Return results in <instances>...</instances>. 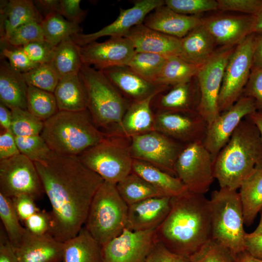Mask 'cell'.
Segmentation results:
<instances>
[{
  "mask_svg": "<svg viewBox=\"0 0 262 262\" xmlns=\"http://www.w3.org/2000/svg\"><path fill=\"white\" fill-rule=\"evenodd\" d=\"M34 163L51 206L49 233L64 243L83 227L93 196L104 180L78 156L51 151L46 159Z\"/></svg>",
  "mask_w": 262,
  "mask_h": 262,
  "instance_id": "cell-1",
  "label": "cell"
},
{
  "mask_svg": "<svg viewBox=\"0 0 262 262\" xmlns=\"http://www.w3.org/2000/svg\"><path fill=\"white\" fill-rule=\"evenodd\" d=\"M210 239V202L204 195L187 191L171 197L170 211L155 229V241L189 257Z\"/></svg>",
  "mask_w": 262,
  "mask_h": 262,
  "instance_id": "cell-2",
  "label": "cell"
},
{
  "mask_svg": "<svg viewBox=\"0 0 262 262\" xmlns=\"http://www.w3.org/2000/svg\"><path fill=\"white\" fill-rule=\"evenodd\" d=\"M262 167V141L248 116L240 122L213 163L220 188L237 190L257 169Z\"/></svg>",
  "mask_w": 262,
  "mask_h": 262,
  "instance_id": "cell-3",
  "label": "cell"
},
{
  "mask_svg": "<svg viewBox=\"0 0 262 262\" xmlns=\"http://www.w3.org/2000/svg\"><path fill=\"white\" fill-rule=\"evenodd\" d=\"M41 135L50 149L65 156H79L104 139L88 110L59 111L44 122Z\"/></svg>",
  "mask_w": 262,
  "mask_h": 262,
  "instance_id": "cell-4",
  "label": "cell"
},
{
  "mask_svg": "<svg viewBox=\"0 0 262 262\" xmlns=\"http://www.w3.org/2000/svg\"><path fill=\"white\" fill-rule=\"evenodd\" d=\"M85 88L87 110L96 126L119 125L130 104L101 71L83 64L79 73Z\"/></svg>",
  "mask_w": 262,
  "mask_h": 262,
  "instance_id": "cell-5",
  "label": "cell"
},
{
  "mask_svg": "<svg viewBox=\"0 0 262 262\" xmlns=\"http://www.w3.org/2000/svg\"><path fill=\"white\" fill-rule=\"evenodd\" d=\"M209 202L211 238L228 248L234 256L245 250L246 233L244 229L243 206L239 192L220 188L212 193Z\"/></svg>",
  "mask_w": 262,
  "mask_h": 262,
  "instance_id": "cell-6",
  "label": "cell"
},
{
  "mask_svg": "<svg viewBox=\"0 0 262 262\" xmlns=\"http://www.w3.org/2000/svg\"><path fill=\"white\" fill-rule=\"evenodd\" d=\"M128 209L116 184L104 181L93 196L84 227L102 246L126 228Z\"/></svg>",
  "mask_w": 262,
  "mask_h": 262,
  "instance_id": "cell-7",
  "label": "cell"
},
{
  "mask_svg": "<svg viewBox=\"0 0 262 262\" xmlns=\"http://www.w3.org/2000/svg\"><path fill=\"white\" fill-rule=\"evenodd\" d=\"M88 168L104 181L117 184L132 172L130 145L118 136L107 135L78 156Z\"/></svg>",
  "mask_w": 262,
  "mask_h": 262,
  "instance_id": "cell-8",
  "label": "cell"
},
{
  "mask_svg": "<svg viewBox=\"0 0 262 262\" xmlns=\"http://www.w3.org/2000/svg\"><path fill=\"white\" fill-rule=\"evenodd\" d=\"M255 33L238 44L226 66L218 98L220 113L229 109L242 96L252 67Z\"/></svg>",
  "mask_w": 262,
  "mask_h": 262,
  "instance_id": "cell-9",
  "label": "cell"
},
{
  "mask_svg": "<svg viewBox=\"0 0 262 262\" xmlns=\"http://www.w3.org/2000/svg\"><path fill=\"white\" fill-rule=\"evenodd\" d=\"M235 47L222 48L214 51L209 59L200 66L196 76L200 94L197 112L208 124L220 114L218 98L224 73Z\"/></svg>",
  "mask_w": 262,
  "mask_h": 262,
  "instance_id": "cell-10",
  "label": "cell"
},
{
  "mask_svg": "<svg viewBox=\"0 0 262 262\" xmlns=\"http://www.w3.org/2000/svg\"><path fill=\"white\" fill-rule=\"evenodd\" d=\"M176 177L187 191L204 195L213 182V161L202 142L185 145L176 161Z\"/></svg>",
  "mask_w": 262,
  "mask_h": 262,
  "instance_id": "cell-11",
  "label": "cell"
},
{
  "mask_svg": "<svg viewBox=\"0 0 262 262\" xmlns=\"http://www.w3.org/2000/svg\"><path fill=\"white\" fill-rule=\"evenodd\" d=\"M0 193L11 198H40L45 193L34 162L21 154L0 160Z\"/></svg>",
  "mask_w": 262,
  "mask_h": 262,
  "instance_id": "cell-12",
  "label": "cell"
},
{
  "mask_svg": "<svg viewBox=\"0 0 262 262\" xmlns=\"http://www.w3.org/2000/svg\"><path fill=\"white\" fill-rule=\"evenodd\" d=\"M131 138L130 150L133 159L152 164L176 177L175 164L185 145L156 131Z\"/></svg>",
  "mask_w": 262,
  "mask_h": 262,
  "instance_id": "cell-13",
  "label": "cell"
},
{
  "mask_svg": "<svg viewBox=\"0 0 262 262\" xmlns=\"http://www.w3.org/2000/svg\"><path fill=\"white\" fill-rule=\"evenodd\" d=\"M256 111L253 99L242 96L229 109L208 124L202 143L211 154L213 163L242 120Z\"/></svg>",
  "mask_w": 262,
  "mask_h": 262,
  "instance_id": "cell-14",
  "label": "cell"
},
{
  "mask_svg": "<svg viewBox=\"0 0 262 262\" xmlns=\"http://www.w3.org/2000/svg\"><path fill=\"white\" fill-rule=\"evenodd\" d=\"M155 229L132 231L125 228L102 246V262H145L155 240Z\"/></svg>",
  "mask_w": 262,
  "mask_h": 262,
  "instance_id": "cell-15",
  "label": "cell"
},
{
  "mask_svg": "<svg viewBox=\"0 0 262 262\" xmlns=\"http://www.w3.org/2000/svg\"><path fill=\"white\" fill-rule=\"evenodd\" d=\"M164 4L163 0H139L128 9H120L116 19L100 30L90 33H79L71 36L73 41L82 47L105 36L124 37L133 27L143 23L146 17L157 7Z\"/></svg>",
  "mask_w": 262,
  "mask_h": 262,
  "instance_id": "cell-16",
  "label": "cell"
},
{
  "mask_svg": "<svg viewBox=\"0 0 262 262\" xmlns=\"http://www.w3.org/2000/svg\"><path fill=\"white\" fill-rule=\"evenodd\" d=\"M207 126L197 113L161 111L155 115V131L185 145L202 142Z\"/></svg>",
  "mask_w": 262,
  "mask_h": 262,
  "instance_id": "cell-17",
  "label": "cell"
},
{
  "mask_svg": "<svg viewBox=\"0 0 262 262\" xmlns=\"http://www.w3.org/2000/svg\"><path fill=\"white\" fill-rule=\"evenodd\" d=\"M80 51L83 64L99 70L127 66L136 52L132 43L125 37H110L103 42H93L80 47Z\"/></svg>",
  "mask_w": 262,
  "mask_h": 262,
  "instance_id": "cell-18",
  "label": "cell"
},
{
  "mask_svg": "<svg viewBox=\"0 0 262 262\" xmlns=\"http://www.w3.org/2000/svg\"><path fill=\"white\" fill-rule=\"evenodd\" d=\"M255 20L252 15H220L202 18V23L215 44L231 48L253 33Z\"/></svg>",
  "mask_w": 262,
  "mask_h": 262,
  "instance_id": "cell-19",
  "label": "cell"
},
{
  "mask_svg": "<svg viewBox=\"0 0 262 262\" xmlns=\"http://www.w3.org/2000/svg\"><path fill=\"white\" fill-rule=\"evenodd\" d=\"M64 243L49 232L35 235L26 229L21 241L13 248L19 262H62Z\"/></svg>",
  "mask_w": 262,
  "mask_h": 262,
  "instance_id": "cell-20",
  "label": "cell"
},
{
  "mask_svg": "<svg viewBox=\"0 0 262 262\" xmlns=\"http://www.w3.org/2000/svg\"><path fill=\"white\" fill-rule=\"evenodd\" d=\"M171 197L149 198L129 206L126 228L132 231L156 229L170 209Z\"/></svg>",
  "mask_w": 262,
  "mask_h": 262,
  "instance_id": "cell-21",
  "label": "cell"
},
{
  "mask_svg": "<svg viewBox=\"0 0 262 262\" xmlns=\"http://www.w3.org/2000/svg\"><path fill=\"white\" fill-rule=\"evenodd\" d=\"M121 94L132 102L144 99L156 93H161L169 86L148 82L127 66H113L101 70Z\"/></svg>",
  "mask_w": 262,
  "mask_h": 262,
  "instance_id": "cell-22",
  "label": "cell"
},
{
  "mask_svg": "<svg viewBox=\"0 0 262 262\" xmlns=\"http://www.w3.org/2000/svg\"><path fill=\"white\" fill-rule=\"evenodd\" d=\"M132 43L136 52H147L165 57L180 56L181 39L165 34L143 23L131 29L125 36Z\"/></svg>",
  "mask_w": 262,
  "mask_h": 262,
  "instance_id": "cell-23",
  "label": "cell"
},
{
  "mask_svg": "<svg viewBox=\"0 0 262 262\" xmlns=\"http://www.w3.org/2000/svg\"><path fill=\"white\" fill-rule=\"evenodd\" d=\"M202 23V18L177 13L165 4L150 12L143 22L148 28L180 39Z\"/></svg>",
  "mask_w": 262,
  "mask_h": 262,
  "instance_id": "cell-24",
  "label": "cell"
},
{
  "mask_svg": "<svg viewBox=\"0 0 262 262\" xmlns=\"http://www.w3.org/2000/svg\"><path fill=\"white\" fill-rule=\"evenodd\" d=\"M160 93L132 102L128 107L120 123L115 126L108 135L132 137L154 130L155 116L151 109L153 99Z\"/></svg>",
  "mask_w": 262,
  "mask_h": 262,
  "instance_id": "cell-25",
  "label": "cell"
},
{
  "mask_svg": "<svg viewBox=\"0 0 262 262\" xmlns=\"http://www.w3.org/2000/svg\"><path fill=\"white\" fill-rule=\"evenodd\" d=\"M0 42L5 41L19 26L27 23H41L44 18L33 0H0Z\"/></svg>",
  "mask_w": 262,
  "mask_h": 262,
  "instance_id": "cell-26",
  "label": "cell"
},
{
  "mask_svg": "<svg viewBox=\"0 0 262 262\" xmlns=\"http://www.w3.org/2000/svg\"><path fill=\"white\" fill-rule=\"evenodd\" d=\"M28 88L22 74L13 69L4 58L1 59L0 102L11 110H27Z\"/></svg>",
  "mask_w": 262,
  "mask_h": 262,
  "instance_id": "cell-27",
  "label": "cell"
},
{
  "mask_svg": "<svg viewBox=\"0 0 262 262\" xmlns=\"http://www.w3.org/2000/svg\"><path fill=\"white\" fill-rule=\"evenodd\" d=\"M214 41L203 23L181 39L180 57L200 66L213 53Z\"/></svg>",
  "mask_w": 262,
  "mask_h": 262,
  "instance_id": "cell-28",
  "label": "cell"
},
{
  "mask_svg": "<svg viewBox=\"0 0 262 262\" xmlns=\"http://www.w3.org/2000/svg\"><path fill=\"white\" fill-rule=\"evenodd\" d=\"M62 262H102V246L83 227L64 243Z\"/></svg>",
  "mask_w": 262,
  "mask_h": 262,
  "instance_id": "cell-29",
  "label": "cell"
},
{
  "mask_svg": "<svg viewBox=\"0 0 262 262\" xmlns=\"http://www.w3.org/2000/svg\"><path fill=\"white\" fill-rule=\"evenodd\" d=\"M53 94L59 111L87 110L86 92L79 73L61 77Z\"/></svg>",
  "mask_w": 262,
  "mask_h": 262,
  "instance_id": "cell-30",
  "label": "cell"
},
{
  "mask_svg": "<svg viewBox=\"0 0 262 262\" xmlns=\"http://www.w3.org/2000/svg\"><path fill=\"white\" fill-rule=\"evenodd\" d=\"M200 98L197 84L191 82L178 84L159 99L161 111L183 113H196Z\"/></svg>",
  "mask_w": 262,
  "mask_h": 262,
  "instance_id": "cell-31",
  "label": "cell"
},
{
  "mask_svg": "<svg viewBox=\"0 0 262 262\" xmlns=\"http://www.w3.org/2000/svg\"><path fill=\"white\" fill-rule=\"evenodd\" d=\"M132 172L144 179L164 196L172 197L187 191L178 178L147 163L133 159Z\"/></svg>",
  "mask_w": 262,
  "mask_h": 262,
  "instance_id": "cell-32",
  "label": "cell"
},
{
  "mask_svg": "<svg viewBox=\"0 0 262 262\" xmlns=\"http://www.w3.org/2000/svg\"><path fill=\"white\" fill-rule=\"evenodd\" d=\"M239 189L244 224L249 226L262 209V167L255 170Z\"/></svg>",
  "mask_w": 262,
  "mask_h": 262,
  "instance_id": "cell-33",
  "label": "cell"
},
{
  "mask_svg": "<svg viewBox=\"0 0 262 262\" xmlns=\"http://www.w3.org/2000/svg\"><path fill=\"white\" fill-rule=\"evenodd\" d=\"M199 67L179 56L166 57L155 83L173 86L191 82L196 76Z\"/></svg>",
  "mask_w": 262,
  "mask_h": 262,
  "instance_id": "cell-34",
  "label": "cell"
},
{
  "mask_svg": "<svg viewBox=\"0 0 262 262\" xmlns=\"http://www.w3.org/2000/svg\"><path fill=\"white\" fill-rule=\"evenodd\" d=\"M116 187L120 196L128 206L149 198L164 196L159 190L132 172L118 182Z\"/></svg>",
  "mask_w": 262,
  "mask_h": 262,
  "instance_id": "cell-35",
  "label": "cell"
},
{
  "mask_svg": "<svg viewBox=\"0 0 262 262\" xmlns=\"http://www.w3.org/2000/svg\"><path fill=\"white\" fill-rule=\"evenodd\" d=\"M60 78L79 73L83 65L80 47L68 37L57 45L51 61Z\"/></svg>",
  "mask_w": 262,
  "mask_h": 262,
  "instance_id": "cell-36",
  "label": "cell"
},
{
  "mask_svg": "<svg viewBox=\"0 0 262 262\" xmlns=\"http://www.w3.org/2000/svg\"><path fill=\"white\" fill-rule=\"evenodd\" d=\"M41 26L44 40L54 47L82 31L79 24L71 22L57 13L44 17Z\"/></svg>",
  "mask_w": 262,
  "mask_h": 262,
  "instance_id": "cell-37",
  "label": "cell"
},
{
  "mask_svg": "<svg viewBox=\"0 0 262 262\" xmlns=\"http://www.w3.org/2000/svg\"><path fill=\"white\" fill-rule=\"evenodd\" d=\"M27 100V110L44 122L59 111L53 93L28 86Z\"/></svg>",
  "mask_w": 262,
  "mask_h": 262,
  "instance_id": "cell-38",
  "label": "cell"
},
{
  "mask_svg": "<svg viewBox=\"0 0 262 262\" xmlns=\"http://www.w3.org/2000/svg\"><path fill=\"white\" fill-rule=\"evenodd\" d=\"M166 59L159 54L135 52L127 66L146 81L155 83Z\"/></svg>",
  "mask_w": 262,
  "mask_h": 262,
  "instance_id": "cell-39",
  "label": "cell"
},
{
  "mask_svg": "<svg viewBox=\"0 0 262 262\" xmlns=\"http://www.w3.org/2000/svg\"><path fill=\"white\" fill-rule=\"evenodd\" d=\"M0 218L13 248L21 241L26 229L21 226L12 199L0 193Z\"/></svg>",
  "mask_w": 262,
  "mask_h": 262,
  "instance_id": "cell-40",
  "label": "cell"
},
{
  "mask_svg": "<svg viewBox=\"0 0 262 262\" xmlns=\"http://www.w3.org/2000/svg\"><path fill=\"white\" fill-rule=\"evenodd\" d=\"M28 86L53 93L60 77L51 62L40 64L33 69L22 73Z\"/></svg>",
  "mask_w": 262,
  "mask_h": 262,
  "instance_id": "cell-41",
  "label": "cell"
},
{
  "mask_svg": "<svg viewBox=\"0 0 262 262\" xmlns=\"http://www.w3.org/2000/svg\"><path fill=\"white\" fill-rule=\"evenodd\" d=\"M12 111L11 131L15 137H24L40 134L44 121L27 110L14 109Z\"/></svg>",
  "mask_w": 262,
  "mask_h": 262,
  "instance_id": "cell-42",
  "label": "cell"
},
{
  "mask_svg": "<svg viewBox=\"0 0 262 262\" xmlns=\"http://www.w3.org/2000/svg\"><path fill=\"white\" fill-rule=\"evenodd\" d=\"M188 262H234V256L226 247L210 239L188 257Z\"/></svg>",
  "mask_w": 262,
  "mask_h": 262,
  "instance_id": "cell-43",
  "label": "cell"
},
{
  "mask_svg": "<svg viewBox=\"0 0 262 262\" xmlns=\"http://www.w3.org/2000/svg\"><path fill=\"white\" fill-rule=\"evenodd\" d=\"M15 139L20 154L33 162L46 159L52 151L41 134L15 137Z\"/></svg>",
  "mask_w": 262,
  "mask_h": 262,
  "instance_id": "cell-44",
  "label": "cell"
},
{
  "mask_svg": "<svg viewBox=\"0 0 262 262\" xmlns=\"http://www.w3.org/2000/svg\"><path fill=\"white\" fill-rule=\"evenodd\" d=\"M43 40L41 23L32 22L15 29L5 41L0 42V46L18 48Z\"/></svg>",
  "mask_w": 262,
  "mask_h": 262,
  "instance_id": "cell-45",
  "label": "cell"
},
{
  "mask_svg": "<svg viewBox=\"0 0 262 262\" xmlns=\"http://www.w3.org/2000/svg\"><path fill=\"white\" fill-rule=\"evenodd\" d=\"M164 4L174 11L188 16L218 10L215 0H165Z\"/></svg>",
  "mask_w": 262,
  "mask_h": 262,
  "instance_id": "cell-46",
  "label": "cell"
},
{
  "mask_svg": "<svg viewBox=\"0 0 262 262\" xmlns=\"http://www.w3.org/2000/svg\"><path fill=\"white\" fill-rule=\"evenodd\" d=\"M0 49L1 57L7 58L10 66L21 73L28 72L39 65L33 62L20 47L0 46Z\"/></svg>",
  "mask_w": 262,
  "mask_h": 262,
  "instance_id": "cell-47",
  "label": "cell"
},
{
  "mask_svg": "<svg viewBox=\"0 0 262 262\" xmlns=\"http://www.w3.org/2000/svg\"><path fill=\"white\" fill-rule=\"evenodd\" d=\"M20 48L33 62L40 65L51 62L55 47L43 40Z\"/></svg>",
  "mask_w": 262,
  "mask_h": 262,
  "instance_id": "cell-48",
  "label": "cell"
},
{
  "mask_svg": "<svg viewBox=\"0 0 262 262\" xmlns=\"http://www.w3.org/2000/svg\"><path fill=\"white\" fill-rule=\"evenodd\" d=\"M218 10L257 16L262 10V0H217Z\"/></svg>",
  "mask_w": 262,
  "mask_h": 262,
  "instance_id": "cell-49",
  "label": "cell"
},
{
  "mask_svg": "<svg viewBox=\"0 0 262 262\" xmlns=\"http://www.w3.org/2000/svg\"><path fill=\"white\" fill-rule=\"evenodd\" d=\"M242 96L253 99L257 111L262 112V69L251 70Z\"/></svg>",
  "mask_w": 262,
  "mask_h": 262,
  "instance_id": "cell-50",
  "label": "cell"
},
{
  "mask_svg": "<svg viewBox=\"0 0 262 262\" xmlns=\"http://www.w3.org/2000/svg\"><path fill=\"white\" fill-rule=\"evenodd\" d=\"M188 257L174 253L163 244L155 242L145 262H188Z\"/></svg>",
  "mask_w": 262,
  "mask_h": 262,
  "instance_id": "cell-51",
  "label": "cell"
},
{
  "mask_svg": "<svg viewBox=\"0 0 262 262\" xmlns=\"http://www.w3.org/2000/svg\"><path fill=\"white\" fill-rule=\"evenodd\" d=\"M25 229L35 235H43L48 233L50 226L49 213L45 210L39 211L23 222Z\"/></svg>",
  "mask_w": 262,
  "mask_h": 262,
  "instance_id": "cell-52",
  "label": "cell"
},
{
  "mask_svg": "<svg viewBox=\"0 0 262 262\" xmlns=\"http://www.w3.org/2000/svg\"><path fill=\"white\" fill-rule=\"evenodd\" d=\"M80 0H60V14L67 20L80 24L85 18L87 11L81 8Z\"/></svg>",
  "mask_w": 262,
  "mask_h": 262,
  "instance_id": "cell-53",
  "label": "cell"
},
{
  "mask_svg": "<svg viewBox=\"0 0 262 262\" xmlns=\"http://www.w3.org/2000/svg\"><path fill=\"white\" fill-rule=\"evenodd\" d=\"M11 199L17 216L22 222L40 210L36 206L35 200L29 196L21 195Z\"/></svg>",
  "mask_w": 262,
  "mask_h": 262,
  "instance_id": "cell-54",
  "label": "cell"
},
{
  "mask_svg": "<svg viewBox=\"0 0 262 262\" xmlns=\"http://www.w3.org/2000/svg\"><path fill=\"white\" fill-rule=\"evenodd\" d=\"M20 154L11 130L3 131L0 135V160Z\"/></svg>",
  "mask_w": 262,
  "mask_h": 262,
  "instance_id": "cell-55",
  "label": "cell"
},
{
  "mask_svg": "<svg viewBox=\"0 0 262 262\" xmlns=\"http://www.w3.org/2000/svg\"><path fill=\"white\" fill-rule=\"evenodd\" d=\"M0 262H19L3 228L0 229Z\"/></svg>",
  "mask_w": 262,
  "mask_h": 262,
  "instance_id": "cell-56",
  "label": "cell"
},
{
  "mask_svg": "<svg viewBox=\"0 0 262 262\" xmlns=\"http://www.w3.org/2000/svg\"><path fill=\"white\" fill-rule=\"evenodd\" d=\"M245 249L253 257L262 260V234L246 233Z\"/></svg>",
  "mask_w": 262,
  "mask_h": 262,
  "instance_id": "cell-57",
  "label": "cell"
},
{
  "mask_svg": "<svg viewBox=\"0 0 262 262\" xmlns=\"http://www.w3.org/2000/svg\"><path fill=\"white\" fill-rule=\"evenodd\" d=\"M33 2L43 17L52 14H60V0H35Z\"/></svg>",
  "mask_w": 262,
  "mask_h": 262,
  "instance_id": "cell-58",
  "label": "cell"
},
{
  "mask_svg": "<svg viewBox=\"0 0 262 262\" xmlns=\"http://www.w3.org/2000/svg\"><path fill=\"white\" fill-rule=\"evenodd\" d=\"M262 69V33H255L252 69Z\"/></svg>",
  "mask_w": 262,
  "mask_h": 262,
  "instance_id": "cell-59",
  "label": "cell"
},
{
  "mask_svg": "<svg viewBox=\"0 0 262 262\" xmlns=\"http://www.w3.org/2000/svg\"><path fill=\"white\" fill-rule=\"evenodd\" d=\"M12 111L0 102V125L3 131L11 130Z\"/></svg>",
  "mask_w": 262,
  "mask_h": 262,
  "instance_id": "cell-60",
  "label": "cell"
},
{
  "mask_svg": "<svg viewBox=\"0 0 262 262\" xmlns=\"http://www.w3.org/2000/svg\"><path fill=\"white\" fill-rule=\"evenodd\" d=\"M234 262H262V260L253 257L244 250L234 255Z\"/></svg>",
  "mask_w": 262,
  "mask_h": 262,
  "instance_id": "cell-61",
  "label": "cell"
},
{
  "mask_svg": "<svg viewBox=\"0 0 262 262\" xmlns=\"http://www.w3.org/2000/svg\"><path fill=\"white\" fill-rule=\"evenodd\" d=\"M248 116L258 129L262 141V112L256 111Z\"/></svg>",
  "mask_w": 262,
  "mask_h": 262,
  "instance_id": "cell-62",
  "label": "cell"
},
{
  "mask_svg": "<svg viewBox=\"0 0 262 262\" xmlns=\"http://www.w3.org/2000/svg\"><path fill=\"white\" fill-rule=\"evenodd\" d=\"M253 33H262V10L256 16L255 22L253 29Z\"/></svg>",
  "mask_w": 262,
  "mask_h": 262,
  "instance_id": "cell-63",
  "label": "cell"
},
{
  "mask_svg": "<svg viewBox=\"0 0 262 262\" xmlns=\"http://www.w3.org/2000/svg\"><path fill=\"white\" fill-rule=\"evenodd\" d=\"M260 213H261V218L258 225L255 229L251 232L252 234L254 235L262 234V209Z\"/></svg>",
  "mask_w": 262,
  "mask_h": 262,
  "instance_id": "cell-64",
  "label": "cell"
}]
</instances>
